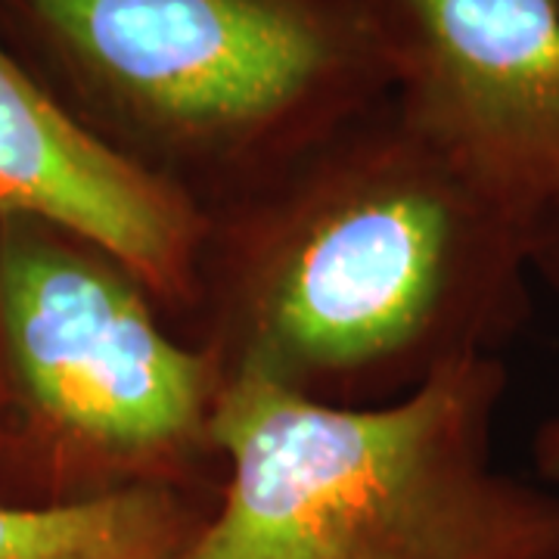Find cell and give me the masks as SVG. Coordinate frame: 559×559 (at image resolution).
Wrapping results in <instances>:
<instances>
[{"instance_id": "cell-1", "label": "cell", "mask_w": 559, "mask_h": 559, "mask_svg": "<svg viewBox=\"0 0 559 559\" xmlns=\"http://www.w3.org/2000/svg\"><path fill=\"white\" fill-rule=\"evenodd\" d=\"M532 237L382 100L237 200L202 212L175 320L224 380L377 407L532 320Z\"/></svg>"}, {"instance_id": "cell-2", "label": "cell", "mask_w": 559, "mask_h": 559, "mask_svg": "<svg viewBox=\"0 0 559 559\" xmlns=\"http://www.w3.org/2000/svg\"><path fill=\"white\" fill-rule=\"evenodd\" d=\"M72 116L200 212L389 100L367 0H3Z\"/></svg>"}, {"instance_id": "cell-3", "label": "cell", "mask_w": 559, "mask_h": 559, "mask_svg": "<svg viewBox=\"0 0 559 559\" xmlns=\"http://www.w3.org/2000/svg\"><path fill=\"white\" fill-rule=\"evenodd\" d=\"M500 355L377 407L227 380L224 485L178 559H559V491L495 463Z\"/></svg>"}, {"instance_id": "cell-4", "label": "cell", "mask_w": 559, "mask_h": 559, "mask_svg": "<svg viewBox=\"0 0 559 559\" xmlns=\"http://www.w3.org/2000/svg\"><path fill=\"white\" fill-rule=\"evenodd\" d=\"M224 385L128 261L62 224L0 212V507L221 498Z\"/></svg>"}, {"instance_id": "cell-5", "label": "cell", "mask_w": 559, "mask_h": 559, "mask_svg": "<svg viewBox=\"0 0 559 559\" xmlns=\"http://www.w3.org/2000/svg\"><path fill=\"white\" fill-rule=\"evenodd\" d=\"M389 103L532 240L559 215V0H367Z\"/></svg>"}, {"instance_id": "cell-6", "label": "cell", "mask_w": 559, "mask_h": 559, "mask_svg": "<svg viewBox=\"0 0 559 559\" xmlns=\"http://www.w3.org/2000/svg\"><path fill=\"white\" fill-rule=\"evenodd\" d=\"M0 212L53 221L138 271L165 314L193 289L202 212L103 143L0 44Z\"/></svg>"}, {"instance_id": "cell-7", "label": "cell", "mask_w": 559, "mask_h": 559, "mask_svg": "<svg viewBox=\"0 0 559 559\" xmlns=\"http://www.w3.org/2000/svg\"><path fill=\"white\" fill-rule=\"evenodd\" d=\"M218 498L138 491L72 510L0 507V559H178Z\"/></svg>"}, {"instance_id": "cell-8", "label": "cell", "mask_w": 559, "mask_h": 559, "mask_svg": "<svg viewBox=\"0 0 559 559\" xmlns=\"http://www.w3.org/2000/svg\"><path fill=\"white\" fill-rule=\"evenodd\" d=\"M532 271L559 299V215L547 221L532 240Z\"/></svg>"}, {"instance_id": "cell-9", "label": "cell", "mask_w": 559, "mask_h": 559, "mask_svg": "<svg viewBox=\"0 0 559 559\" xmlns=\"http://www.w3.org/2000/svg\"><path fill=\"white\" fill-rule=\"evenodd\" d=\"M532 463H535L538 479L559 491V414L547 417L538 426L535 441H532Z\"/></svg>"}]
</instances>
